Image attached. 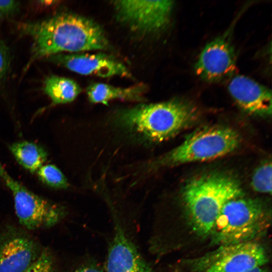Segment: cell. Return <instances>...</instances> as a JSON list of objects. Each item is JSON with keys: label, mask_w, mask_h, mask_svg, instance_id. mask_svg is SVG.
<instances>
[{"label": "cell", "mask_w": 272, "mask_h": 272, "mask_svg": "<svg viewBox=\"0 0 272 272\" xmlns=\"http://www.w3.org/2000/svg\"><path fill=\"white\" fill-rule=\"evenodd\" d=\"M113 5L118 20L142 34L163 30L168 25L173 1H116Z\"/></svg>", "instance_id": "8"}, {"label": "cell", "mask_w": 272, "mask_h": 272, "mask_svg": "<svg viewBox=\"0 0 272 272\" xmlns=\"http://www.w3.org/2000/svg\"><path fill=\"white\" fill-rule=\"evenodd\" d=\"M240 141L239 133L231 128H202L189 134L180 145L160 158L153 166H175L215 159L234 151Z\"/></svg>", "instance_id": "5"}, {"label": "cell", "mask_w": 272, "mask_h": 272, "mask_svg": "<svg viewBox=\"0 0 272 272\" xmlns=\"http://www.w3.org/2000/svg\"><path fill=\"white\" fill-rule=\"evenodd\" d=\"M0 177L11 190L19 223L34 230L55 226L65 216L63 206L33 193L14 179L0 161Z\"/></svg>", "instance_id": "7"}, {"label": "cell", "mask_w": 272, "mask_h": 272, "mask_svg": "<svg viewBox=\"0 0 272 272\" xmlns=\"http://www.w3.org/2000/svg\"><path fill=\"white\" fill-rule=\"evenodd\" d=\"M42 251L30 235L10 227L0 236V272H23Z\"/></svg>", "instance_id": "9"}, {"label": "cell", "mask_w": 272, "mask_h": 272, "mask_svg": "<svg viewBox=\"0 0 272 272\" xmlns=\"http://www.w3.org/2000/svg\"><path fill=\"white\" fill-rule=\"evenodd\" d=\"M174 272H179V271H174Z\"/></svg>", "instance_id": "24"}, {"label": "cell", "mask_w": 272, "mask_h": 272, "mask_svg": "<svg viewBox=\"0 0 272 272\" xmlns=\"http://www.w3.org/2000/svg\"><path fill=\"white\" fill-rule=\"evenodd\" d=\"M43 90L51 99L52 105L70 103L82 92V88L75 81L55 75L46 78Z\"/></svg>", "instance_id": "15"}, {"label": "cell", "mask_w": 272, "mask_h": 272, "mask_svg": "<svg viewBox=\"0 0 272 272\" xmlns=\"http://www.w3.org/2000/svg\"><path fill=\"white\" fill-rule=\"evenodd\" d=\"M244 272H268V270L264 268L263 266L255 267L254 268L245 271Z\"/></svg>", "instance_id": "23"}, {"label": "cell", "mask_w": 272, "mask_h": 272, "mask_svg": "<svg viewBox=\"0 0 272 272\" xmlns=\"http://www.w3.org/2000/svg\"><path fill=\"white\" fill-rule=\"evenodd\" d=\"M234 48L225 37L208 43L201 51L194 70L200 78L209 82H218L232 77L236 70Z\"/></svg>", "instance_id": "10"}, {"label": "cell", "mask_w": 272, "mask_h": 272, "mask_svg": "<svg viewBox=\"0 0 272 272\" xmlns=\"http://www.w3.org/2000/svg\"><path fill=\"white\" fill-rule=\"evenodd\" d=\"M195 117L191 105L182 101L141 104L117 113V124L152 142H161L174 136Z\"/></svg>", "instance_id": "3"}, {"label": "cell", "mask_w": 272, "mask_h": 272, "mask_svg": "<svg viewBox=\"0 0 272 272\" xmlns=\"http://www.w3.org/2000/svg\"><path fill=\"white\" fill-rule=\"evenodd\" d=\"M270 214L258 199L244 196L227 202L218 215L210 235L216 245L256 241L270 225Z\"/></svg>", "instance_id": "4"}, {"label": "cell", "mask_w": 272, "mask_h": 272, "mask_svg": "<svg viewBox=\"0 0 272 272\" xmlns=\"http://www.w3.org/2000/svg\"><path fill=\"white\" fill-rule=\"evenodd\" d=\"M20 32L32 40L33 61L62 52L80 53L106 49L108 41L99 25L86 17L60 13L45 20L23 23Z\"/></svg>", "instance_id": "1"}, {"label": "cell", "mask_w": 272, "mask_h": 272, "mask_svg": "<svg viewBox=\"0 0 272 272\" xmlns=\"http://www.w3.org/2000/svg\"><path fill=\"white\" fill-rule=\"evenodd\" d=\"M75 272H104L98 266L91 264H85L77 268Z\"/></svg>", "instance_id": "22"}, {"label": "cell", "mask_w": 272, "mask_h": 272, "mask_svg": "<svg viewBox=\"0 0 272 272\" xmlns=\"http://www.w3.org/2000/svg\"><path fill=\"white\" fill-rule=\"evenodd\" d=\"M267 260L264 247L253 241L218 246L185 262L191 272H244L263 266Z\"/></svg>", "instance_id": "6"}, {"label": "cell", "mask_w": 272, "mask_h": 272, "mask_svg": "<svg viewBox=\"0 0 272 272\" xmlns=\"http://www.w3.org/2000/svg\"><path fill=\"white\" fill-rule=\"evenodd\" d=\"M39 179L45 184L57 189H65L69 184L66 177L55 165L48 164L42 166L37 171Z\"/></svg>", "instance_id": "17"}, {"label": "cell", "mask_w": 272, "mask_h": 272, "mask_svg": "<svg viewBox=\"0 0 272 272\" xmlns=\"http://www.w3.org/2000/svg\"><path fill=\"white\" fill-rule=\"evenodd\" d=\"M146 89L143 84L122 88L105 83H93L87 88L86 93L91 103L107 105L110 101L114 99L140 101L143 99Z\"/></svg>", "instance_id": "14"}, {"label": "cell", "mask_w": 272, "mask_h": 272, "mask_svg": "<svg viewBox=\"0 0 272 272\" xmlns=\"http://www.w3.org/2000/svg\"><path fill=\"white\" fill-rule=\"evenodd\" d=\"M272 169L270 162H265L254 171L251 181V185L255 191L262 193H271Z\"/></svg>", "instance_id": "18"}, {"label": "cell", "mask_w": 272, "mask_h": 272, "mask_svg": "<svg viewBox=\"0 0 272 272\" xmlns=\"http://www.w3.org/2000/svg\"><path fill=\"white\" fill-rule=\"evenodd\" d=\"M45 59L82 75L102 78L130 76L123 63L103 53H60Z\"/></svg>", "instance_id": "12"}, {"label": "cell", "mask_w": 272, "mask_h": 272, "mask_svg": "<svg viewBox=\"0 0 272 272\" xmlns=\"http://www.w3.org/2000/svg\"><path fill=\"white\" fill-rule=\"evenodd\" d=\"M10 53L7 45L0 40V82L6 77L10 65Z\"/></svg>", "instance_id": "20"}, {"label": "cell", "mask_w": 272, "mask_h": 272, "mask_svg": "<svg viewBox=\"0 0 272 272\" xmlns=\"http://www.w3.org/2000/svg\"><path fill=\"white\" fill-rule=\"evenodd\" d=\"M113 223V235L108 249L106 272H155L117 216H114Z\"/></svg>", "instance_id": "11"}, {"label": "cell", "mask_w": 272, "mask_h": 272, "mask_svg": "<svg viewBox=\"0 0 272 272\" xmlns=\"http://www.w3.org/2000/svg\"><path fill=\"white\" fill-rule=\"evenodd\" d=\"M10 150L17 161L31 173L37 172L47 158V153L41 146L29 141L14 143Z\"/></svg>", "instance_id": "16"}, {"label": "cell", "mask_w": 272, "mask_h": 272, "mask_svg": "<svg viewBox=\"0 0 272 272\" xmlns=\"http://www.w3.org/2000/svg\"><path fill=\"white\" fill-rule=\"evenodd\" d=\"M228 90L239 107L248 113L259 116L271 114V92L254 80L242 75L232 78Z\"/></svg>", "instance_id": "13"}, {"label": "cell", "mask_w": 272, "mask_h": 272, "mask_svg": "<svg viewBox=\"0 0 272 272\" xmlns=\"http://www.w3.org/2000/svg\"><path fill=\"white\" fill-rule=\"evenodd\" d=\"M20 7V2L17 1H0V20L15 15Z\"/></svg>", "instance_id": "21"}, {"label": "cell", "mask_w": 272, "mask_h": 272, "mask_svg": "<svg viewBox=\"0 0 272 272\" xmlns=\"http://www.w3.org/2000/svg\"><path fill=\"white\" fill-rule=\"evenodd\" d=\"M243 196L239 180L226 173L205 174L187 182L181 197L192 231L201 237L210 235L224 205Z\"/></svg>", "instance_id": "2"}, {"label": "cell", "mask_w": 272, "mask_h": 272, "mask_svg": "<svg viewBox=\"0 0 272 272\" xmlns=\"http://www.w3.org/2000/svg\"><path fill=\"white\" fill-rule=\"evenodd\" d=\"M54 258L48 249L42 250L37 260L23 272H55Z\"/></svg>", "instance_id": "19"}]
</instances>
